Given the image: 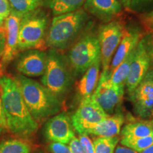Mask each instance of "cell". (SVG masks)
I'll return each instance as SVG.
<instances>
[{"label":"cell","instance_id":"obj_20","mask_svg":"<svg viewBox=\"0 0 153 153\" xmlns=\"http://www.w3.org/2000/svg\"><path fill=\"white\" fill-rule=\"evenodd\" d=\"M53 15L59 16L83 8L85 0H47Z\"/></svg>","mask_w":153,"mask_h":153},{"label":"cell","instance_id":"obj_26","mask_svg":"<svg viewBox=\"0 0 153 153\" xmlns=\"http://www.w3.org/2000/svg\"><path fill=\"white\" fill-rule=\"evenodd\" d=\"M128 10L137 15L153 10V0H131Z\"/></svg>","mask_w":153,"mask_h":153},{"label":"cell","instance_id":"obj_6","mask_svg":"<svg viewBox=\"0 0 153 153\" xmlns=\"http://www.w3.org/2000/svg\"><path fill=\"white\" fill-rule=\"evenodd\" d=\"M66 57L74 78L82 75L97 59L101 57L97 33L90 32L83 34L72 45Z\"/></svg>","mask_w":153,"mask_h":153},{"label":"cell","instance_id":"obj_8","mask_svg":"<svg viewBox=\"0 0 153 153\" xmlns=\"http://www.w3.org/2000/svg\"><path fill=\"white\" fill-rule=\"evenodd\" d=\"M108 116L97 102L93 95H91L82 99L79 106L72 116V125L79 135H87L89 130L104 120Z\"/></svg>","mask_w":153,"mask_h":153},{"label":"cell","instance_id":"obj_35","mask_svg":"<svg viewBox=\"0 0 153 153\" xmlns=\"http://www.w3.org/2000/svg\"><path fill=\"white\" fill-rule=\"evenodd\" d=\"M114 153H138L136 151L132 150V149L123 146V145H117L115 149Z\"/></svg>","mask_w":153,"mask_h":153},{"label":"cell","instance_id":"obj_16","mask_svg":"<svg viewBox=\"0 0 153 153\" xmlns=\"http://www.w3.org/2000/svg\"><path fill=\"white\" fill-rule=\"evenodd\" d=\"M123 8L118 0H85L83 6L88 14L104 24L115 20L121 14Z\"/></svg>","mask_w":153,"mask_h":153},{"label":"cell","instance_id":"obj_40","mask_svg":"<svg viewBox=\"0 0 153 153\" xmlns=\"http://www.w3.org/2000/svg\"><path fill=\"white\" fill-rule=\"evenodd\" d=\"M1 65H0V73H1Z\"/></svg>","mask_w":153,"mask_h":153},{"label":"cell","instance_id":"obj_28","mask_svg":"<svg viewBox=\"0 0 153 153\" xmlns=\"http://www.w3.org/2000/svg\"><path fill=\"white\" fill-rule=\"evenodd\" d=\"M142 41L149 57L150 68L153 69V33L145 34L142 38Z\"/></svg>","mask_w":153,"mask_h":153},{"label":"cell","instance_id":"obj_39","mask_svg":"<svg viewBox=\"0 0 153 153\" xmlns=\"http://www.w3.org/2000/svg\"><path fill=\"white\" fill-rule=\"evenodd\" d=\"M1 131H2V130H1V128H0V135H1Z\"/></svg>","mask_w":153,"mask_h":153},{"label":"cell","instance_id":"obj_27","mask_svg":"<svg viewBox=\"0 0 153 153\" xmlns=\"http://www.w3.org/2000/svg\"><path fill=\"white\" fill-rule=\"evenodd\" d=\"M138 19L145 34L153 33V10L138 14Z\"/></svg>","mask_w":153,"mask_h":153},{"label":"cell","instance_id":"obj_25","mask_svg":"<svg viewBox=\"0 0 153 153\" xmlns=\"http://www.w3.org/2000/svg\"><path fill=\"white\" fill-rule=\"evenodd\" d=\"M120 145L140 153L153 145V134L137 139L121 138Z\"/></svg>","mask_w":153,"mask_h":153},{"label":"cell","instance_id":"obj_23","mask_svg":"<svg viewBox=\"0 0 153 153\" xmlns=\"http://www.w3.org/2000/svg\"><path fill=\"white\" fill-rule=\"evenodd\" d=\"M0 153H30V147L22 139H7L0 142Z\"/></svg>","mask_w":153,"mask_h":153},{"label":"cell","instance_id":"obj_24","mask_svg":"<svg viewBox=\"0 0 153 153\" xmlns=\"http://www.w3.org/2000/svg\"><path fill=\"white\" fill-rule=\"evenodd\" d=\"M119 137L118 136L104 137H97L93 141L95 153H114Z\"/></svg>","mask_w":153,"mask_h":153},{"label":"cell","instance_id":"obj_18","mask_svg":"<svg viewBox=\"0 0 153 153\" xmlns=\"http://www.w3.org/2000/svg\"><path fill=\"white\" fill-rule=\"evenodd\" d=\"M101 66V57H99L82 75L77 83V90L82 98L92 95L99 83Z\"/></svg>","mask_w":153,"mask_h":153},{"label":"cell","instance_id":"obj_19","mask_svg":"<svg viewBox=\"0 0 153 153\" xmlns=\"http://www.w3.org/2000/svg\"><path fill=\"white\" fill-rule=\"evenodd\" d=\"M153 134L152 120H140L126 124L120 131L121 138L137 139Z\"/></svg>","mask_w":153,"mask_h":153},{"label":"cell","instance_id":"obj_42","mask_svg":"<svg viewBox=\"0 0 153 153\" xmlns=\"http://www.w3.org/2000/svg\"><path fill=\"white\" fill-rule=\"evenodd\" d=\"M152 123H153V119H152Z\"/></svg>","mask_w":153,"mask_h":153},{"label":"cell","instance_id":"obj_41","mask_svg":"<svg viewBox=\"0 0 153 153\" xmlns=\"http://www.w3.org/2000/svg\"><path fill=\"white\" fill-rule=\"evenodd\" d=\"M1 1H2V0H0V4H1Z\"/></svg>","mask_w":153,"mask_h":153},{"label":"cell","instance_id":"obj_10","mask_svg":"<svg viewBox=\"0 0 153 153\" xmlns=\"http://www.w3.org/2000/svg\"><path fill=\"white\" fill-rule=\"evenodd\" d=\"M133 111L138 117L147 119L153 113V69L150 68L135 90L129 95Z\"/></svg>","mask_w":153,"mask_h":153},{"label":"cell","instance_id":"obj_17","mask_svg":"<svg viewBox=\"0 0 153 153\" xmlns=\"http://www.w3.org/2000/svg\"><path fill=\"white\" fill-rule=\"evenodd\" d=\"M125 122V117L120 113L109 115L104 120L97 124L87 132V135H94L97 137H111L119 135Z\"/></svg>","mask_w":153,"mask_h":153},{"label":"cell","instance_id":"obj_32","mask_svg":"<svg viewBox=\"0 0 153 153\" xmlns=\"http://www.w3.org/2000/svg\"><path fill=\"white\" fill-rule=\"evenodd\" d=\"M69 148L70 149L72 153H85L79 139L74 136L69 143Z\"/></svg>","mask_w":153,"mask_h":153},{"label":"cell","instance_id":"obj_37","mask_svg":"<svg viewBox=\"0 0 153 153\" xmlns=\"http://www.w3.org/2000/svg\"><path fill=\"white\" fill-rule=\"evenodd\" d=\"M140 153H153V145Z\"/></svg>","mask_w":153,"mask_h":153},{"label":"cell","instance_id":"obj_38","mask_svg":"<svg viewBox=\"0 0 153 153\" xmlns=\"http://www.w3.org/2000/svg\"><path fill=\"white\" fill-rule=\"evenodd\" d=\"M34 153H49V152H45L43 150H39V151H37V152H35Z\"/></svg>","mask_w":153,"mask_h":153},{"label":"cell","instance_id":"obj_36","mask_svg":"<svg viewBox=\"0 0 153 153\" xmlns=\"http://www.w3.org/2000/svg\"><path fill=\"white\" fill-rule=\"evenodd\" d=\"M118 1L120 3V4L123 6V7L127 9H128L131 2V0H118Z\"/></svg>","mask_w":153,"mask_h":153},{"label":"cell","instance_id":"obj_15","mask_svg":"<svg viewBox=\"0 0 153 153\" xmlns=\"http://www.w3.org/2000/svg\"><path fill=\"white\" fill-rule=\"evenodd\" d=\"M145 35V32L137 26L125 28L123 37L111 62L108 70L110 74L137 47Z\"/></svg>","mask_w":153,"mask_h":153},{"label":"cell","instance_id":"obj_3","mask_svg":"<svg viewBox=\"0 0 153 153\" xmlns=\"http://www.w3.org/2000/svg\"><path fill=\"white\" fill-rule=\"evenodd\" d=\"M16 78L26 106L38 123L51 118L60 111L62 107L61 99L42 84L22 74Z\"/></svg>","mask_w":153,"mask_h":153},{"label":"cell","instance_id":"obj_21","mask_svg":"<svg viewBox=\"0 0 153 153\" xmlns=\"http://www.w3.org/2000/svg\"><path fill=\"white\" fill-rule=\"evenodd\" d=\"M135 48L110 74L109 81L112 85L125 87L131 62L133 61L134 53H135Z\"/></svg>","mask_w":153,"mask_h":153},{"label":"cell","instance_id":"obj_31","mask_svg":"<svg viewBox=\"0 0 153 153\" xmlns=\"http://www.w3.org/2000/svg\"><path fill=\"white\" fill-rule=\"evenodd\" d=\"M48 150L51 153H72L68 145L57 143H51L48 145Z\"/></svg>","mask_w":153,"mask_h":153},{"label":"cell","instance_id":"obj_7","mask_svg":"<svg viewBox=\"0 0 153 153\" xmlns=\"http://www.w3.org/2000/svg\"><path fill=\"white\" fill-rule=\"evenodd\" d=\"M125 25L120 20L111 22L101 25L97 36L100 45L101 62L102 72H108L113 57L123 37Z\"/></svg>","mask_w":153,"mask_h":153},{"label":"cell","instance_id":"obj_30","mask_svg":"<svg viewBox=\"0 0 153 153\" xmlns=\"http://www.w3.org/2000/svg\"><path fill=\"white\" fill-rule=\"evenodd\" d=\"M11 13L10 5L8 0H2L0 4V25H3L6 19Z\"/></svg>","mask_w":153,"mask_h":153},{"label":"cell","instance_id":"obj_29","mask_svg":"<svg viewBox=\"0 0 153 153\" xmlns=\"http://www.w3.org/2000/svg\"><path fill=\"white\" fill-rule=\"evenodd\" d=\"M78 139L85 153H95L93 142L87 135H85V134L79 135Z\"/></svg>","mask_w":153,"mask_h":153},{"label":"cell","instance_id":"obj_4","mask_svg":"<svg viewBox=\"0 0 153 153\" xmlns=\"http://www.w3.org/2000/svg\"><path fill=\"white\" fill-rule=\"evenodd\" d=\"M48 25V15L41 8L23 16L19 32V52L46 48Z\"/></svg>","mask_w":153,"mask_h":153},{"label":"cell","instance_id":"obj_11","mask_svg":"<svg viewBox=\"0 0 153 153\" xmlns=\"http://www.w3.org/2000/svg\"><path fill=\"white\" fill-rule=\"evenodd\" d=\"M48 62V53L40 50H28L19 55L15 68L27 77L43 76Z\"/></svg>","mask_w":153,"mask_h":153},{"label":"cell","instance_id":"obj_2","mask_svg":"<svg viewBox=\"0 0 153 153\" xmlns=\"http://www.w3.org/2000/svg\"><path fill=\"white\" fill-rule=\"evenodd\" d=\"M89 14L83 8L53 18L46 36V45L60 51L71 47L89 26Z\"/></svg>","mask_w":153,"mask_h":153},{"label":"cell","instance_id":"obj_14","mask_svg":"<svg viewBox=\"0 0 153 153\" xmlns=\"http://www.w3.org/2000/svg\"><path fill=\"white\" fill-rule=\"evenodd\" d=\"M150 69V60L141 40L135 48L129 74L126 82L125 87H126L128 95L135 90Z\"/></svg>","mask_w":153,"mask_h":153},{"label":"cell","instance_id":"obj_5","mask_svg":"<svg viewBox=\"0 0 153 153\" xmlns=\"http://www.w3.org/2000/svg\"><path fill=\"white\" fill-rule=\"evenodd\" d=\"M45 73L42 76L41 84L55 96L62 99L70 90L74 76L66 55L55 50H50Z\"/></svg>","mask_w":153,"mask_h":153},{"label":"cell","instance_id":"obj_33","mask_svg":"<svg viewBox=\"0 0 153 153\" xmlns=\"http://www.w3.org/2000/svg\"><path fill=\"white\" fill-rule=\"evenodd\" d=\"M0 128L1 130L7 129V121H6V118L4 112L2 101H1V94H0Z\"/></svg>","mask_w":153,"mask_h":153},{"label":"cell","instance_id":"obj_22","mask_svg":"<svg viewBox=\"0 0 153 153\" xmlns=\"http://www.w3.org/2000/svg\"><path fill=\"white\" fill-rule=\"evenodd\" d=\"M11 12L23 16L41 8L47 0H8Z\"/></svg>","mask_w":153,"mask_h":153},{"label":"cell","instance_id":"obj_34","mask_svg":"<svg viewBox=\"0 0 153 153\" xmlns=\"http://www.w3.org/2000/svg\"><path fill=\"white\" fill-rule=\"evenodd\" d=\"M5 47V31L4 24L0 25V58H1Z\"/></svg>","mask_w":153,"mask_h":153},{"label":"cell","instance_id":"obj_1","mask_svg":"<svg viewBox=\"0 0 153 153\" xmlns=\"http://www.w3.org/2000/svg\"><path fill=\"white\" fill-rule=\"evenodd\" d=\"M0 94L7 130L19 139L28 140L33 137L38 123L26 106L16 78L0 76Z\"/></svg>","mask_w":153,"mask_h":153},{"label":"cell","instance_id":"obj_9","mask_svg":"<svg viewBox=\"0 0 153 153\" xmlns=\"http://www.w3.org/2000/svg\"><path fill=\"white\" fill-rule=\"evenodd\" d=\"M109 76V72H101L98 85L92 94L97 102L108 116L114 114L120 106L125 93V87L112 85Z\"/></svg>","mask_w":153,"mask_h":153},{"label":"cell","instance_id":"obj_13","mask_svg":"<svg viewBox=\"0 0 153 153\" xmlns=\"http://www.w3.org/2000/svg\"><path fill=\"white\" fill-rule=\"evenodd\" d=\"M22 16L11 12L4 23L5 47L1 58V68H5L18 54L19 32Z\"/></svg>","mask_w":153,"mask_h":153},{"label":"cell","instance_id":"obj_12","mask_svg":"<svg viewBox=\"0 0 153 153\" xmlns=\"http://www.w3.org/2000/svg\"><path fill=\"white\" fill-rule=\"evenodd\" d=\"M44 135L51 143L67 145L75 136L71 119L65 113L51 117L45 123Z\"/></svg>","mask_w":153,"mask_h":153}]
</instances>
